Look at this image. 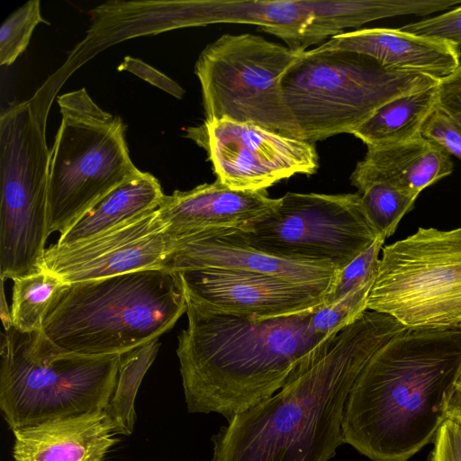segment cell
I'll return each mask as SVG.
<instances>
[{"label":"cell","instance_id":"cell-1","mask_svg":"<svg viewBox=\"0 0 461 461\" xmlns=\"http://www.w3.org/2000/svg\"><path fill=\"white\" fill-rule=\"evenodd\" d=\"M405 327L366 310L322 339L270 398L228 420L212 438V461H329L345 444L348 393L374 354Z\"/></svg>","mask_w":461,"mask_h":461},{"label":"cell","instance_id":"cell-2","mask_svg":"<svg viewBox=\"0 0 461 461\" xmlns=\"http://www.w3.org/2000/svg\"><path fill=\"white\" fill-rule=\"evenodd\" d=\"M461 361L460 327H405L354 382L342 435L371 461H407L434 442Z\"/></svg>","mask_w":461,"mask_h":461},{"label":"cell","instance_id":"cell-3","mask_svg":"<svg viewBox=\"0 0 461 461\" xmlns=\"http://www.w3.org/2000/svg\"><path fill=\"white\" fill-rule=\"evenodd\" d=\"M313 310L253 320L187 299L188 324L178 335L176 354L188 411L228 420L276 393L325 339L310 328Z\"/></svg>","mask_w":461,"mask_h":461},{"label":"cell","instance_id":"cell-4","mask_svg":"<svg viewBox=\"0 0 461 461\" xmlns=\"http://www.w3.org/2000/svg\"><path fill=\"white\" fill-rule=\"evenodd\" d=\"M186 311L179 273L143 269L70 284L41 332L64 352L123 355L170 330Z\"/></svg>","mask_w":461,"mask_h":461},{"label":"cell","instance_id":"cell-5","mask_svg":"<svg viewBox=\"0 0 461 461\" xmlns=\"http://www.w3.org/2000/svg\"><path fill=\"white\" fill-rule=\"evenodd\" d=\"M0 357V408L14 431L103 411L122 355L64 352L41 331L11 326L1 335Z\"/></svg>","mask_w":461,"mask_h":461},{"label":"cell","instance_id":"cell-6","mask_svg":"<svg viewBox=\"0 0 461 461\" xmlns=\"http://www.w3.org/2000/svg\"><path fill=\"white\" fill-rule=\"evenodd\" d=\"M440 79L393 72L372 58L344 50L303 51L286 71V104L311 143L351 133L386 103L436 86Z\"/></svg>","mask_w":461,"mask_h":461},{"label":"cell","instance_id":"cell-7","mask_svg":"<svg viewBox=\"0 0 461 461\" xmlns=\"http://www.w3.org/2000/svg\"><path fill=\"white\" fill-rule=\"evenodd\" d=\"M61 122L50 149L49 233L68 231L140 169L132 163L125 124L103 110L85 88L58 97Z\"/></svg>","mask_w":461,"mask_h":461},{"label":"cell","instance_id":"cell-8","mask_svg":"<svg viewBox=\"0 0 461 461\" xmlns=\"http://www.w3.org/2000/svg\"><path fill=\"white\" fill-rule=\"evenodd\" d=\"M50 104L38 95L0 117V277L43 270L48 224Z\"/></svg>","mask_w":461,"mask_h":461},{"label":"cell","instance_id":"cell-9","mask_svg":"<svg viewBox=\"0 0 461 461\" xmlns=\"http://www.w3.org/2000/svg\"><path fill=\"white\" fill-rule=\"evenodd\" d=\"M303 51L251 33H226L208 44L194 66L205 121L249 122L303 139L282 79Z\"/></svg>","mask_w":461,"mask_h":461},{"label":"cell","instance_id":"cell-10","mask_svg":"<svg viewBox=\"0 0 461 461\" xmlns=\"http://www.w3.org/2000/svg\"><path fill=\"white\" fill-rule=\"evenodd\" d=\"M366 307L405 327H459L461 226L419 228L383 247Z\"/></svg>","mask_w":461,"mask_h":461},{"label":"cell","instance_id":"cell-11","mask_svg":"<svg viewBox=\"0 0 461 461\" xmlns=\"http://www.w3.org/2000/svg\"><path fill=\"white\" fill-rule=\"evenodd\" d=\"M240 233L267 254L328 263L339 270L379 237L358 193H286L275 211Z\"/></svg>","mask_w":461,"mask_h":461},{"label":"cell","instance_id":"cell-12","mask_svg":"<svg viewBox=\"0 0 461 461\" xmlns=\"http://www.w3.org/2000/svg\"><path fill=\"white\" fill-rule=\"evenodd\" d=\"M406 0L186 1L188 26L247 23L281 39L294 50L384 18L409 15Z\"/></svg>","mask_w":461,"mask_h":461},{"label":"cell","instance_id":"cell-13","mask_svg":"<svg viewBox=\"0 0 461 461\" xmlns=\"http://www.w3.org/2000/svg\"><path fill=\"white\" fill-rule=\"evenodd\" d=\"M185 132L206 151L216 179L233 190H267L294 175H312L319 167L313 143L257 124L204 121Z\"/></svg>","mask_w":461,"mask_h":461},{"label":"cell","instance_id":"cell-14","mask_svg":"<svg viewBox=\"0 0 461 461\" xmlns=\"http://www.w3.org/2000/svg\"><path fill=\"white\" fill-rule=\"evenodd\" d=\"M175 244L158 211L91 239L46 249L43 269L68 284L163 268Z\"/></svg>","mask_w":461,"mask_h":461},{"label":"cell","instance_id":"cell-15","mask_svg":"<svg viewBox=\"0 0 461 461\" xmlns=\"http://www.w3.org/2000/svg\"><path fill=\"white\" fill-rule=\"evenodd\" d=\"M186 298L212 312L253 320L297 314L322 305L329 291L274 276L225 269L179 272Z\"/></svg>","mask_w":461,"mask_h":461},{"label":"cell","instance_id":"cell-16","mask_svg":"<svg viewBox=\"0 0 461 461\" xmlns=\"http://www.w3.org/2000/svg\"><path fill=\"white\" fill-rule=\"evenodd\" d=\"M163 268L177 273L205 268L245 271L327 291L339 272L331 264L285 259L262 252L248 244L240 229L234 228L175 238Z\"/></svg>","mask_w":461,"mask_h":461},{"label":"cell","instance_id":"cell-17","mask_svg":"<svg viewBox=\"0 0 461 461\" xmlns=\"http://www.w3.org/2000/svg\"><path fill=\"white\" fill-rule=\"evenodd\" d=\"M280 203L267 190H233L215 180L164 196L157 209L166 230L175 238L219 229L246 230Z\"/></svg>","mask_w":461,"mask_h":461},{"label":"cell","instance_id":"cell-18","mask_svg":"<svg viewBox=\"0 0 461 461\" xmlns=\"http://www.w3.org/2000/svg\"><path fill=\"white\" fill-rule=\"evenodd\" d=\"M318 48L357 52L372 58L388 71L423 74L438 79L448 77L461 66L460 54L452 42L401 28L345 32Z\"/></svg>","mask_w":461,"mask_h":461},{"label":"cell","instance_id":"cell-19","mask_svg":"<svg viewBox=\"0 0 461 461\" xmlns=\"http://www.w3.org/2000/svg\"><path fill=\"white\" fill-rule=\"evenodd\" d=\"M13 432L14 461H103L118 441L103 411Z\"/></svg>","mask_w":461,"mask_h":461},{"label":"cell","instance_id":"cell-20","mask_svg":"<svg viewBox=\"0 0 461 461\" xmlns=\"http://www.w3.org/2000/svg\"><path fill=\"white\" fill-rule=\"evenodd\" d=\"M453 170L451 156L421 136L402 143L367 147L350 176V183L359 189L369 183L384 182L420 194Z\"/></svg>","mask_w":461,"mask_h":461},{"label":"cell","instance_id":"cell-21","mask_svg":"<svg viewBox=\"0 0 461 461\" xmlns=\"http://www.w3.org/2000/svg\"><path fill=\"white\" fill-rule=\"evenodd\" d=\"M165 194L159 181L140 171L127 180L59 236L57 245L80 242L156 211Z\"/></svg>","mask_w":461,"mask_h":461},{"label":"cell","instance_id":"cell-22","mask_svg":"<svg viewBox=\"0 0 461 461\" xmlns=\"http://www.w3.org/2000/svg\"><path fill=\"white\" fill-rule=\"evenodd\" d=\"M438 84L397 97L366 120L353 135L366 147L402 143L421 137V129L438 107Z\"/></svg>","mask_w":461,"mask_h":461},{"label":"cell","instance_id":"cell-23","mask_svg":"<svg viewBox=\"0 0 461 461\" xmlns=\"http://www.w3.org/2000/svg\"><path fill=\"white\" fill-rule=\"evenodd\" d=\"M159 347L158 338L122 355L113 391L103 410L114 434L129 436L132 433L136 419L135 398Z\"/></svg>","mask_w":461,"mask_h":461},{"label":"cell","instance_id":"cell-24","mask_svg":"<svg viewBox=\"0 0 461 461\" xmlns=\"http://www.w3.org/2000/svg\"><path fill=\"white\" fill-rule=\"evenodd\" d=\"M69 285L45 269L14 279L12 326L23 333L41 331L46 317Z\"/></svg>","mask_w":461,"mask_h":461},{"label":"cell","instance_id":"cell-25","mask_svg":"<svg viewBox=\"0 0 461 461\" xmlns=\"http://www.w3.org/2000/svg\"><path fill=\"white\" fill-rule=\"evenodd\" d=\"M363 209L379 237L386 239L411 212L419 194L384 182H373L357 189Z\"/></svg>","mask_w":461,"mask_h":461},{"label":"cell","instance_id":"cell-26","mask_svg":"<svg viewBox=\"0 0 461 461\" xmlns=\"http://www.w3.org/2000/svg\"><path fill=\"white\" fill-rule=\"evenodd\" d=\"M44 23L41 2L31 0L13 12L0 27V65L10 66L24 52L35 27Z\"/></svg>","mask_w":461,"mask_h":461},{"label":"cell","instance_id":"cell-27","mask_svg":"<svg viewBox=\"0 0 461 461\" xmlns=\"http://www.w3.org/2000/svg\"><path fill=\"white\" fill-rule=\"evenodd\" d=\"M384 240L378 237L367 249L339 270L323 305L335 303L349 293L374 284Z\"/></svg>","mask_w":461,"mask_h":461},{"label":"cell","instance_id":"cell-28","mask_svg":"<svg viewBox=\"0 0 461 461\" xmlns=\"http://www.w3.org/2000/svg\"><path fill=\"white\" fill-rule=\"evenodd\" d=\"M373 285L363 286L349 293L341 300L330 305L316 307L311 316L312 330L326 338L355 321L366 310L368 296Z\"/></svg>","mask_w":461,"mask_h":461},{"label":"cell","instance_id":"cell-29","mask_svg":"<svg viewBox=\"0 0 461 461\" xmlns=\"http://www.w3.org/2000/svg\"><path fill=\"white\" fill-rule=\"evenodd\" d=\"M401 29L417 35L448 41L456 46L461 58V5L408 23Z\"/></svg>","mask_w":461,"mask_h":461},{"label":"cell","instance_id":"cell-30","mask_svg":"<svg viewBox=\"0 0 461 461\" xmlns=\"http://www.w3.org/2000/svg\"><path fill=\"white\" fill-rule=\"evenodd\" d=\"M421 136L461 159V124L440 108L437 107L429 115Z\"/></svg>","mask_w":461,"mask_h":461},{"label":"cell","instance_id":"cell-31","mask_svg":"<svg viewBox=\"0 0 461 461\" xmlns=\"http://www.w3.org/2000/svg\"><path fill=\"white\" fill-rule=\"evenodd\" d=\"M433 443L430 461H461V422L446 419Z\"/></svg>","mask_w":461,"mask_h":461},{"label":"cell","instance_id":"cell-32","mask_svg":"<svg viewBox=\"0 0 461 461\" xmlns=\"http://www.w3.org/2000/svg\"><path fill=\"white\" fill-rule=\"evenodd\" d=\"M118 70L129 71L176 98L182 99L185 94V90L176 81L140 59L126 56Z\"/></svg>","mask_w":461,"mask_h":461},{"label":"cell","instance_id":"cell-33","mask_svg":"<svg viewBox=\"0 0 461 461\" xmlns=\"http://www.w3.org/2000/svg\"><path fill=\"white\" fill-rule=\"evenodd\" d=\"M438 107L461 124V66L440 79Z\"/></svg>","mask_w":461,"mask_h":461},{"label":"cell","instance_id":"cell-34","mask_svg":"<svg viewBox=\"0 0 461 461\" xmlns=\"http://www.w3.org/2000/svg\"><path fill=\"white\" fill-rule=\"evenodd\" d=\"M444 410L447 419L452 418L461 422V361L446 395Z\"/></svg>","mask_w":461,"mask_h":461},{"label":"cell","instance_id":"cell-35","mask_svg":"<svg viewBox=\"0 0 461 461\" xmlns=\"http://www.w3.org/2000/svg\"><path fill=\"white\" fill-rule=\"evenodd\" d=\"M459 327L461 328V325Z\"/></svg>","mask_w":461,"mask_h":461}]
</instances>
